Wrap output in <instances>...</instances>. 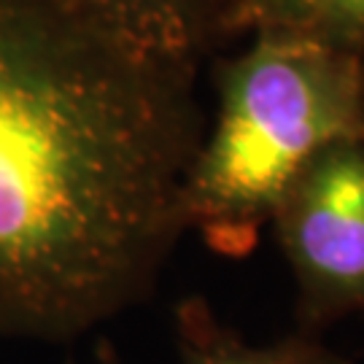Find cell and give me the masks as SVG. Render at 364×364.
Here are the masks:
<instances>
[{"label": "cell", "mask_w": 364, "mask_h": 364, "mask_svg": "<svg viewBox=\"0 0 364 364\" xmlns=\"http://www.w3.org/2000/svg\"><path fill=\"white\" fill-rule=\"evenodd\" d=\"M73 16L149 54L200 65L221 36L227 0H54Z\"/></svg>", "instance_id": "cell-4"}, {"label": "cell", "mask_w": 364, "mask_h": 364, "mask_svg": "<svg viewBox=\"0 0 364 364\" xmlns=\"http://www.w3.org/2000/svg\"><path fill=\"white\" fill-rule=\"evenodd\" d=\"M305 321L364 311V141L313 156L273 213Z\"/></svg>", "instance_id": "cell-3"}, {"label": "cell", "mask_w": 364, "mask_h": 364, "mask_svg": "<svg viewBox=\"0 0 364 364\" xmlns=\"http://www.w3.org/2000/svg\"><path fill=\"white\" fill-rule=\"evenodd\" d=\"M221 36L287 33L364 49V0H227Z\"/></svg>", "instance_id": "cell-6"}, {"label": "cell", "mask_w": 364, "mask_h": 364, "mask_svg": "<svg viewBox=\"0 0 364 364\" xmlns=\"http://www.w3.org/2000/svg\"><path fill=\"white\" fill-rule=\"evenodd\" d=\"M197 68L0 0V335L70 340L149 294L186 232Z\"/></svg>", "instance_id": "cell-1"}, {"label": "cell", "mask_w": 364, "mask_h": 364, "mask_svg": "<svg viewBox=\"0 0 364 364\" xmlns=\"http://www.w3.org/2000/svg\"><path fill=\"white\" fill-rule=\"evenodd\" d=\"M216 117L183 178V230L246 257L318 151L364 141V49L257 33L213 70Z\"/></svg>", "instance_id": "cell-2"}, {"label": "cell", "mask_w": 364, "mask_h": 364, "mask_svg": "<svg viewBox=\"0 0 364 364\" xmlns=\"http://www.w3.org/2000/svg\"><path fill=\"white\" fill-rule=\"evenodd\" d=\"M181 364H348L308 335L278 340L273 346H251L232 329L219 324L208 302L192 297L176 313ZM100 364H122L108 343H100Z\"/></svg>", "instance_id": "cell-5"}]
</instances>
